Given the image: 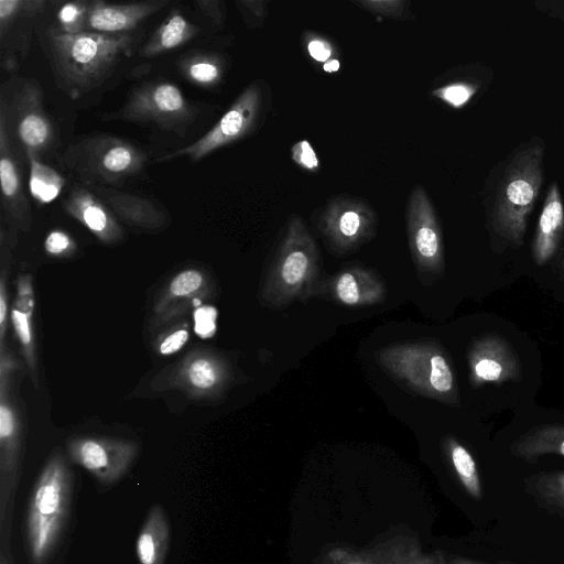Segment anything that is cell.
<instances>
[{
	"instance_id": "1",
	"label": "cell",
	"mask_w": 564,
	"mask_h": 564,
	"mask_svg": "<svg viewBox=\"0 0 564 564\" xmlns=\"http://www.w3.org/2000/svg\"><path fill=\"white\" fill-rule=\"evenodd\" d=\"M545 152V140L532 135L489 170L480 196L494 251L503 252L523 245L544 182Z\"/></svg>"
},
{
	"instance_id": "2",
	"label": "cell",
	"mask_w": 564,
	"mask_h": 564,
	"mask_svg": "<svg viewBox=\"0 0 564 564\" xmlns=\"http://www.w3.org/2000/svg\"><path fill=\"white\" fill-rule=\"evenodd\" d=\"M44 39L55 82L72 99L102 86L135 42L131 33L63 34L51 28Z\"/></svg>"
},
{
	"instance_id": "3",
	"label": "cell",
	"mask_w": 564,
	"mask_h": 564,
	"mask_svg": "<svg viewBox=\"0 0 564 564\" xmlns=\"http://www.w3.org/2000/svg\"><path fill=\"white\" fill-rule=\"evenodd\" d=\"M74 477L65 456L55 451L32 490L25 521V542L32 564H45L65 529Z\"/></svg>"
},
{
	"instance_id": "4",
	"label": "cell",
	"mask_w": 564,
	"mask_h": 564,
	"mask_svg": "<svg viewBox=\"0 0 564 564\" xmlns=\"http://www.w3.org/2000/svg\"><path fill=\"white\" fill-rule=\"evenodd\" d=\"M321 259L315 240L300 217H293L259 294L261 304L280 310L319 293Z\"/></svg>"
},
{
	"instance_id": "5",
	"label": "cell",
	"mask_w": 564,
	"mask_h": 564,
	"mask_svg": "<svg viewBox=\"0 0 564 564\" xmlns=\"http://www.w3.org/2000/svg\"><path fill=\"white\" fill-rule=\"evenodd\" d=\"M380 367L409 390L453 406L460 404L451 360L435 341L386 346L377 351Z\"/></svg>"
},
{
	"instance_id": "6",
	"label": "cell",
	"mask_w": 564,
	"mask_h": 564,
	"mask_svg": "<svg viewBox=\"0 0 564 564\" xmlns=\"http://www.w3.org/2000/svg\"><path fill=\"white\" fill-rule=\"evenodd\" d=\"M19 367V361L9 349L0 351V533L2 540L10 539L13 501L23 457L24 422L12 389V377Z\"/></svg>"
},
{
	"instance_id": "7",
	"label": "cell",
	"mask_w": 564,
	"mask_h": 564,
	"mask_svg": "<svg viewBox=\"0 0 564 564\" xmlns=\"http://www.w3.org/2000/svg\"><path fill=\"white\" fill-rule=\"evenodd\" d=\"M147 154L124 139L97 134L70 144L62 155L64 166L85 186L116 187L139 173Z\"/></svg>"
},
{
	"instance_id": "8",
	"label": "cell",
	"mask_w": 564,
	"mask_h": 564,
	"mask_svg": "<svg viewBox=\"0 0 564 564\" xmlns=\"http://www.w3.org/2000/svg\"><path fill=\"white\" fill-rule=\"evenodd\" d=\"M234 371L229 360L209 348L188 351L151 382L154 391L177 390L189 400H217L229 389Z\"/></svg>"
},
{
	"instance_id": "9",
	"label": "cell",
	"mask_w": 564,
	"mask_h": 564,
	"mask_svg": "<svg viewBox=\"0 0 564 564\" xmlns=\"http://www.w3.org/2000/svg\"><path fill=\"white\" fill-rule=\"evenodd\" d=\"M196 115L197 109L178 86L167 80H154L134 88L123 106L107 119L151 123L184 137Z\"/></svg>"
},
{
	"instance_id": "10",
	"label": "cell",
	"mask_w": 564,
	"mask_h": 564,
	"mask_svg": "<svg viewBox=\"0 0 564 564\" xmlns=\"http://www.w3.org/2000/svg\"><path fill=\"white\" fill-rule=\"evenodd\" d=\"M0 119L25 154L41 156L54 143V126L44 108L42 88L35 80H20L8 102L1 97Z\"/></svg>"
},
{
	"instance_id": "11",
	"label": "cell",
	"mask_w": 564,
	"mask_h": 564,
	"mask_svg": "<svg viewBox=\"0 0 564 564\" xmlns=\"http://www.w3.org/2000/svg\"><path fill=\"white\" fill-rule=\"evenodd\" d=\"M261 107L262 90L257 83H252L210 130L187 147L161 156L158 162L182 156H187L192 162H198L216 150L241 140L254 129Z\"/></svg>"
},
{
	"instance_id": "12",
	"label": "cell",
	"mask_w": 564,
	"mask_h": 564,
	"mask_svg": "<svg viewBox=\"0 0 564 564\" xmlns=\"http://www.w3.org/2000/svg\"><path fill=\"white\" fill-rule=\"evenodd\" d=\"M409 249L417 271L440 274L444 271V243L435 209L424 191L416 185L410 195L406 213Z\"/></svg>"
},
{
	"instance_id": "13",
	"label": "cell",
	"mask_w": 564,
	"mask_h": 564,
	"mask_svg": "<svg viewBox=\"0 0 564 564\" xmlns=\"http://www.w3.org/2000/svg\"><path fill=\"white\" fill-rule=\"evenodd\" d=\"M73 463L82 466L102 485H112L129 470L138 455V444L129 440L75 436L66 442Z\"/></svg>"
},
{
	"instance_id": "14",
	"label": "cell",
	"mask_w": 564,
	"mask_h": 564,
	"mask_svg": "<svg viewBox=\"0 0 564 564\" xmlns=\"http://www.w3.org/2000/svg\"><path fill=\"white\" fill-rule=\"evenodd\" d=\"M318 227L336 254L351 252L376 234V213L364 202L337 197L325 207Z\"/></svg>"
},
{
	"instance_id": "15",
	"label": "cell",
	"mask_w": 564,
	"mask_h": 564,
	"mask_svg": "<svg viewBox=\"0 0 564 564\" xmlns=\"http://www.w3.org/2000/svg\"><path fill=\"white\" fill-rule=\"evenodd\" d=\"M469 381L475 388L521 378V362L509 341L496 334L475 339L468 349Z\"/></svg>"
},
{
	"instance_id": "16",
	"label": "cell",
	"mask_w": 564,
	"mask_h": 564,
	"mask_svg": "<svg viewBox=\"0 0 564 564\" xmlns=\"http://www.w3.org/2000/svg\"><path fill=\"white\" fill-rule=\"evenodd\" d=\"M214 289L213 280L205 270L191 267L178 271L159 293L151 325L159 327L170 323L191 306L210 297Z\"/></svg>"
},
{
	"instance_id": "17",
	"label": "cell",
	"mask_w": 564,
	"mask_h": 564,
	"mask_svg": "<svg viewBox=\"0 0 564 564\" xmlns=\"http://www.w3.org/2000/svg\"><path fill=\"white\" fill-rule=\"evenodd\" d=\"M531 253L536 265L552 264L564 271V199L556 181H552L547 187Z\"/></svg>"
},
{
	"instance_id": "18",
	"label": "cell",
	"mask_w": 564,
	"mask_h": 564,
	"mask_svg": "<svg viewBox=\"0 0 564 564\" xmlns=\"http://www.w3.org/2000/svg\"><path fill=\"white\" fill-rule=\"evenodd\" d=\"M45 4L42 0H0L2 64L7 69L18 66L28 52L33 25Z\"/></svg>"
},
{
	"instance_id": "19",
	"label": "cell",
	"mask_w": 564,
	"mask_h": 564,
	"mask_svg": "<svg viewBox=\"0 0 564 564\" xmlns=\"http://www.w3.org/2000/svg\"><path fill=\"white\" fill-rule=\"evenodd\" d=\"M64 210L105 245H115L124 230L105 202L89 187L74 185L62 202Z\"/></svg>"
},
{
	"instance_id": "20",
	"label": "cell",
	"mask_w": 564,
	"mask_h": 564,
	"mask_svg": "<svg viewBox=\"0 0 564 564\" xmlns=\"http://www.w3.org/2000/svg\"><path fill=\"white\" fill-rule=\"evenodd\" d=\"M11 138L0 119V183L2 212L9 223L22 231L32 226V214L23 188L20 167L13 154Z\"/></svg>"
},
{
	"instance_id": "21",
	"label": "cell",
	"mask_w": 564,
	"mask_h": 564,
	"mask_svg": "<svg viewBox=\"0 0 564 564\" xmlns=\"http://www.w3.org/2000/svg\"><path fill=\"white\" fill-rule=\"evenodd\" d=\"M167 0H148L130 3L90 2L85 31L106 34H127L144 20L169 6Z\"/></svg>"
},
{
	"instance_id": "22",
	"label": "cell",
	"mask_w": 564,
	"mask_h": 564,
	"mask_svg": "<svg viewBox=\"0 0 564 564\" xmlns=\"http://www.w3.org/2000/svg\"><path fill=\"white\" fill-rule=\"evenodd\" d=\"M346 306H370L384 301L387 284L373 270L362 267L346 268L332 276L319 292ZM319 294V293H318Z\"/></svg>"
},
{
	"instance_id": "23",
	"label": "cell",
	"mask_w": 564,
	"mask_h": 564,
	"mask_svg": "<svg viewBox=\"0 0 564 564\" xmlns=\"http://www.w3.org/2000/svg\"><path fill=\"white\" fill-rule=\"evenodd\" d=\"M89 188L105 202L116 218L127 226L158 231L170 224L169 214L147 197L122 192L116 187L90 186Z\"/></svg>"
},
{
	"instance_id": "24",
	"label": "cell",
	"mask_w": 564,
	"mask_h": 564,
	"mask_svg": "<svg viewBox=\"0 0 564 564\" xmlns=\"http://www.w3.org/2000/svg\"><path fill=\"white\" fill-rule=\"evenodd\" d=\"M456 70V76L432 91L435 98L454 109L464 108L484 96L494 83V68L482 63L464 65Z\"/></svg>"
},
{
	"instance_id": "25",
	"label": "cell",
	"mask_w": 564,
	"mask_h": 564,
	"mask_svg": "<svg viewBox=\"0 0 564 564\" xmlns=\"http://www.w3.org/2000/svg\"><path fill=\"white\" fill-rule=\"evenodd\" d=\"M169 542V520L164 509L154 505L138 534L135 551L139 564H164Z\"/></svg>"
},
{
	"instance_id": "26",
	"label": "cell",
	"mask_w": 564,
	"mask_h": 564,
	"mask_svg": "<svg viewBox=\"0 0 564 564\" xmlns=\"http://www.w3.org/2000/svg\"><path fill=\"white\" fill-rule=\"evenodd\" d=\"M199 31L198 25L174 9L145 41L140 54L153 57L171 52L196 37Z\"/></svg>"
},
{
	"instance_id": "27",
	"label": "cell",
	"mask_w": 564,
	"mask_h": 564,
	"mask_svg": "<svg viewBox=\"0 0 564 564\" xmlns=\"http://www.w3.org/2000/svg\"><path fill=\"white\" fill-rule=\"evenodd\" d=\"M510 451L514 456L528 462L547 454L564 456V425L535 426L516 440Z\"/></svg>"
},
{
	"instance_id": "28",
	"label": "cell",
	"mask_w": 564,
	"mask_h": 564,
	"mask_svg": "<svg viewBox=\"0 0 564 564\" xmlns=\"http://www.w3.org/2000/svg\"><path fill=\"white\" fill-rule=\"evenodd\" d=\"M181 74L193 85L213 88L223 79L225 63L218 54L195 51L178 63Z\"/></svg>"
},
{
	"instance_id": "29",
	"label": "cell",
	"mask_w": 564,
	"mask_h": 564,
	"mask_svg": "<svg viewBox=\"0 0 564 564\" xmlns=\"http://www.w3.org/2000/svg\"><path fill=\"white\" fill-rule=\"evenodd\" d=\"M29 192L39 204H50L61 194L65 177L54 167L41 161L40 156L28 153Z\"/></svg>"
},
{
	"instance_id": "30",
	"label": "cell",
	"mask_w": 564,
	"mask_h": 564,
	"mask_svg": "<svg viewBox=\"0 0 564 564\" xmlns=\"http://www.w3.org/2000/svg\"><path fill=\"white\" fill-rule=\"evenodd\" d=\"M34 312L21 308L12 303L10 319L14 335L20 344L29 376L35 388H39V365L36 357Z\"/></svg>"
},
{
	"instance_id": "31",
	"label": "cell",
	"mask_w": 564,
	"mask_h": 564,
	"mask_svg": "<svg viewBox=\"0 0 564 564\" xmlns=\"http://www.w3.org/2000/svg\"><path fill=\"white\" fill-rule=\"evenodd\" d=\"M449 460L466 490L479 499L482 495L479 474L474 457L469 451L454 437L445 440Z\"/></svg>"
},
{
	"instance_id": "32",
	"label": "cell",
	"mask_w": 564,
	"mask_h": 564,
	"mask_svg": "<svg viewBox=\"0 0 564 564\" xmlns=\"http://www.w3.org/2000/svg\"><path fill=\"white\" fill-rule=\"evenodd\" d=\"M530 487L538 502L564 518V470L535 475Z\"/></svg>"
},
{
	"instance_id": "33",
	"label": "cell",
	"mask_w": 564,
	"mask_h": 564,
	"mask_svg": "<svg viewBox=\"0 0 564 564\" xmlns=\"http://www.w3.org/2000/svg\"><path fill=\"white\" fill-rule=\"evenodd\" d=\"M90 2L87 0H76L62 3L56 11L57 26L51 29L63 34L85 32Z\"/></svg>"
},
{
	"instance_id": "34",
	"label": "cell",
	"mask_w": 564,
	"mask_h": 564,
	"mask_svg": "<svg viewBox=\"0 0 564 564\" xmlns=\"http://www.w3.org/2000/svg\"><path fill=\"white\" fill-rule=\"evenodd\" d=\"M189 339L188 323H175L162 332L153 343V348L161 357H169L180 351Z\"/></svg>"
},
{
	"instance_id": "35",
	"label": "cell",
	"mask_w": 564,
	"mask_h": 564,
	"mask_svg": "<svg viewBox=\"0 0 564 564\" xmlns=\"http://www.w3.org/2000/svg\"><path fill=\"white\" fill-rule=\"evenodd\" d=\"M9 246L6 245L4 237L1 235V274H0V350L7 347L6 333L9 325V290H8V273L10 252Z\"/></svg>"
},
{
	"instance_id": "36",
	"label": "cell",
	"mask_w": 564,
	"mask_h": 564,
	"mask_svg": "<svg viewBox=\"0 0 564 564\" xmlns=\"http://www.w3.org/2000/svg\"><path fill=\"white\" fill-rule=\"evenodd\" d=\"M47 256L56 259L72 257L77 251V243L74 238L62 229L51 230L43 243Z\"/></svg>"
},
{
	"instance_id": "37",
	"label": "cell",
	"mask_w": 564,
	"mask_h": 564,
	"mask_svg": "<svg viewBox=\"0 0 564 564\" xmlns=\"http://www.w3.org/2000/svg\"><path fill=\"white\" fill-rule=\"evenodd\" d=\"M356 3L371 13L393 19H401L408 4L402 0H361Z\"/></svg>"
},
{
	"instance_id": "38",
	"label": "cell",
	"mask_w": 564,
	"mask_h": 564,
	"mask_svg": "<svg viewBox=\"0 0 564 564\" xmlns=\"http://www.w3.org/2000/svg\"><path fill=\"white\" fill-rule=\"evenodd\" d=\"M217 310L214 306H198L194 312V330L202 338H209L216 332Z\"/></svg>"
},
{
	"instance_id": "39",
	"label": "cell",
	"mask_w": 564,
	"mask_h": 564,
	"mask_svg": "<svg viewBox=\"0 0 564 564\" xmlns=\"http://www.w3.org/2000/svg\"><path fill=\"white\" fill-rule=\"evenodd\" d=\"M236 6L249 28H259L267 14V1L239 0Z\"/></svg>"
},
{
	"instance_id": "40",
	"label": "cell",
	"mask_w": 564,
	"mask_h": 564,
	"mask_svg": "<svg viewBox=\"0 0 564 564\" xmlns=\"http://www.w3.org/2000/svg\"><path fill=\"white\" fill-rule=\"evenodd\" d=\"M13 304L24 310L35 311L33 278L30 273H22L18 276L17 295Z\"/></svg>"
},
{
	"instance_id": "41",
	"label": "cell",
	"mask_w": 564,
	"mask_h": 564,
	"mask_svg": "<svg viewBox=\"0 0 564 564\" xmlns=\"http://www.w3.org/2000/svg\"><path fill=\"white\" fill-rule=\"evenodd\" d=\"M292 159L303 169L316 171L318 169L317 156L306 140H301L292 148Z\"/></svg>"
},
{
	"instance_id": "42",
	"label": "cell",
	"mask_w": 564,
	"mask_h": 564,
	"mask_svg": "<svg viewBox=\"0 0 564 564\" xmlns=\"http://www.w3.org/2000/svg\"><path fill=\"white\" fill-rule=\"evenodd\" d=\"M196 9L216 25H223L225 21L224 2L219 0H196Z\"/></svg>"
},
{
	"instance_id": "43",
	"label": "cell",
	"mask_w": 564,
	"mask_h": 564,
	"mask_svg": "<svg viewBox=\"0 0 564 564\" xmlns=\"http://www.w3.org/2000/svg\"><path fill=\"white\" fill-rule=\"evenodd\" d=\"M307 51L310 55L317 62H327L333 54V48L329 42L325 39L313 35L307 41Z\"/></svg>"
},
{
	"instance_id": "44",
	"label": "cell",
	"mask_w": 564,
	"mask_h": 564,
	"mask_svg": "<svg viewBox=\"0 0 564 564\" xmlns=\"http://www.w3.org/2000/svg\"><path fill=\"white\" fill-rule=\"evenodd\" d=\"M533 6L539 12L564 22V0H536Z\"/></svg>"
},
{
	"instance_id": "45",
	"label": "cell",
	"mask_w": 564,
	"mask_h": 564,
	"mask_svg": "<svg viewBox=\"0 0 564 564\" xmlns=\"http://www.w3.org/2000/svg\"><path fill=\"white\" fill-rule=\"evenodd\" d=\"M0 564H13L12 552L9 547H1Z\"/></svg>"
},
{
	"instance_id": "46",
	"label": "cell",
	"mask_w": 564,
	"mask_h": 564,
	"mask_svg": "<svg viewBox=\"0 0 564 564\" xmlns=\"http://www.w3.org/2000/svg\"><path fill=\"white\" fill-rule=\"evenodd\" d=\"M340 67V63L338 59L333 58L324 63L323 68L327 73H334L337 72Z\"/></svg>"
},
{
	"instance_id": "47",
	"label": "cell",
	"mask_w": 564,
	"mask_h": 564,
	"mask_svg": "<svg viewBox=\"0 0 564 564\" xmlns=\"http://www.w3.org/2000/svg\"><path fill=\"white\" fill-rule=\"evenodd\" d=\"M458 564H476V563H470V562H459Z\"/></svg>"
},
{
	"instance_id": "48",
	"label": "cell",
	"mask_w": 564,
	"mask_h": 564,
	"mask_svg": "<svg viewBox=\"0 0 564 564\" xmlns=\"http://www.w3.org/2000/svg\"><path fill=\"white\" fill-rule=\"evenodd\" d=\"M352 564H364V563H352Z\"/></svg>"
}]
</instances>
